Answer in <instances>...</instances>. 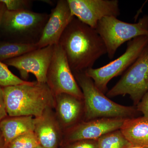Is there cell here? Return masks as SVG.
<instances>
[{
    "mask_svg": "<svg viewBox=\"0 0 148 148\" xmlns=\"http://www.w3.org/2000/svg\"><path fill=\"white\" fill-rule=\"evenodd\" d=\"M58 44L73 73L92 68L97 60L107 54L106 45L96 30L75 17L66 27Z\"/></svg>",
    "mask_w": 148,
    "mask_h": 148,
    "instance_id": "cell-1",
    "label": "cell"
},
{
    "mask_svg": "<svg viewBox=\"0 0 148 148\" xmlns=\"http://www.w3.org/2000/svg\"><path fill=\"white\" fill-rule=\"evenodd\" d=\"M9 116L40 117L55 104V95L47 83L30 82L3 88Z\"/></svg>",
    "mask_w": 148,
    "mask_h": 148,
    "instance_id": "cell-2",
    "label": "cell"
},
{
    "mask_svg": "<svg viewBox=\"0 0 148 148\" xmlns=\"http://www.w3.org/2000/svg\"><path fill=\"white\" fill-rule=\"evenodd\" d=\"M82 91L86 121L101 118L130 119L136 113L134 107L121 106L106 97L85 72L73 73Z\"/></svg>",
    "mask_w": 148,
    "mask_h": 148,
    "instance_id": "cell-3",
    "label": "cell"
},
{
    "mask_svg": "<svg viewBox=\"0 0 148 148\" xmlns=\"http://www.w3.org/2000/svg\"><path fill=\"white\" fill-rule=\"evenodd\" d=\"M49 16L47 13L31 10H6L3 16L0 32L9 38L12 42L36 44Z\"/></svg>",
    "mask_w": 148,
    "mask_h": 148,
    "instance_id": "cell-4",
    "label": "cell"
},
{
    "mask_svg": "<svg viewBox=\"0 0 148 148\" xmlns=\"http://www.w3.org/2000/svg\"><path fill=\"white\" fill-rule=\"evenodd\" d=\"M95 30L106 45L109 58L112 59L118 49L124 43L136 37L148 36V15L132 24L114 16H106L99 21Z\"/></svg>",
    "mask_w": 148,
    "mask_h": 148,
    "instance_id": "cell-5",
    "label": "cell"
},
{
    "mask_svg": "<svg viewBox=\"0 0 148 148\" xmlns=\"http://www.w3.org/2000/svg\"><path fill=\"white\" fill-rule=\"evenodd\" d=\"M148 43V36L136 37L128 42L125 52L116 59L101 68L88 69L85 73L92 79L96 87L105 93L111 79L127 70Z\"/></svg>",
    "mask_w": 148,
    "mask_h": 148,
    "instance_id": "cell-6",
    "label": "cell"
},
{
    "mask_svg": "<svg viewBox=\"0 0 148 148\" xmlns=\"http://www.w3.org/2000/svg\"><path fill=\"white\" fill-rule=\"evenodd\" d=\"M148 91V43L121 79L108 91L109 97L128 95L138 105Z\"/></svg>",
    "mask_w": 148,
    "mask_h": 148,
    "instance_id": "cell-7",
    "label": "cell"
},
{
    "mask_svg": "<svg viewBox=\"0 0 148 148\" xmlns=\"http://www.w3.org/2000/svg\"><path fill=\"white\" fill-rule=\"evenodd\" d=\"M47 84L54 95L66 93L83 98L64 51L59 44L54 45L51 61L48 69Z\"/></svg>",
    "mask_w": 148,
    "mask_h": 148,
    "instance_id": "cell-8",
    "label": "cell"
},
{
    "mask_svg": "<svg viewBox=\"0 0 148 148\" xmlns=\"http://www.w3.org/2000/svg\"><path fill=\"white\" fill-rule=\"evenodd\" d=\"M72 16L96 29L98 22L106 16L120 14L118 0H67Z\"/></svg>",
    "mask_w": 148,
    "mask_h": 148,
    "instance_id": "cell-9",
    "label": "cell"
},
{
    "mask_svg": "<svg viewBox=\"0 0 148 148\" xmlns=\"http://www.w3.org/2000/svg\"><path fill=\"white\" fill-rule=\"evenodd\" d=\"M53 49L54 45L47 46L3 62L17 69L22 78H27L29 73H32L36 77L37 82L47 83V71Z\"/></svg>",
    "mask_w": 148,
    "mask_h": 148,
    "instance_id": "cell-10",
    "label": "cell"
},
{
    "mask_svg": "<svg viewBox=\"0 0 148 148\" xmlns=\"http://www.w3.org/2000/svg\"><path fill=\"white\" fill-rule=\"evenodd\" d=\"M74 16H72L67 0H59L51 10L42 35L36 44L38 48L58 44L66 27Z\"/></svg>",
    "mask_w": 148,
    "mask_h": 148,
    "instance_id": "cell-11",
    "label": "cell"
},
{
    "mask_svg": "<svg viewBox=\"0 0 148 148\" xmlns=\"http://www.w3.org/2000/svg\"><path fill=\"white\" fill-rule=\"evenodd\" d=\"M127 119L101 118L82 123L72 130L68 136L70 142L97 140L107 133L120 130Z\"/></svg>",
    "mask_w": 148,
    "mask_h": 148,
    "instance_id": "cell-12",
    "label": "cell"
},
{
    "mask_svg": "<svg viewBox=\"0 0 148 148\" xmlns=\"http://www.w3.org/2000/svg\"><path fill=\"white\" fill-rule=\"evenodd\" d=\"M51 111L47 110L41 116L35 118L34 132L40 145L44 148H57L59 139V128Z\"/></svg>",
    "mask_w": 148,
    "mask_h": 148,
    "instance_id": "cell-13",
    "label": "cell"
},
{
    "mask_svg": "<svg viewBox=\"0 0 148 148\" xmlns=\"http://www.w3.org/2000/svg\"><path fill=\"white\" fill-rule=\"evenodd\" d=\"M35 118L32 116H10L0 122V131L6 148L14 139L28 132H34Z\"/></svg>",
    "mask_w": 148,
    "mask_h": 148,
    "instance_id": "cell-14",
    "label": "cell"
},
{
    "mask_svg": "<svg viewBox=\"0 0 148 148\" xmlns=\"http://www.w3.org/2000/svg\"><path fill=\"white\" fill-rule=\"evenodd\" d=\"M58 117L65 126L73 124L81 112V99L69 94L61 93L55 96Z\"/></svg>",
    "mask_w": 148,
    "mask_h": 148,
    "instance_id": "cell-15",
    "label": "cell"
},
{
    "mask_svg": "<svg viewBox=\"0 0 148 148\" xmlns=\"http://www.w3.org/2000/svg\"><path fill=\"white\" fill-rule=\"evenodd\" d=\"M120 130L132 145L148 148V118L127 119Z\"/></svg>",
    "mask_w": 148,
    "mask_h": 148,
    "instance_id": "cell-16",
    "label": "cell"
},
{
    "mask_svg": "<svg viewBox=\"0 0 148 148\" xmlns=\"http://www.w3.org/2000/svg\"><path fill=\"white\" fill-rule=\"evenodd\" d=\"M38 49L36 45L4 42H0V61L16 58Z\"/></svg>",
    "mask_w": 148,
    "mask_h": 148,
    "instance_id": "cell-17",
    "label": "cell"
},
{
    "mask_svg": "<svg viewBox=\"0 0 148 148\" xmlns=\"http://www.w3.org/2000/svg\"><path fill=\"white\" fill-rule=\"evenodd\" d=\"M97 141L99 148H128L132 145L120 130L105 134Z\"/></svg>",
    "mask_w": 148,
    "mask_h": 148,
    "instance_id": "cell-18",
    "label": "cell"
},
{
    "mask_svg": "<svg viewBox=\"0 0 148 148\" xmlns=\"http://www.w3.org/2000/svg\"><path fill=\"white\" fill-rule=\"evenodd\" d=\"M40 145L34 132L18 136L9 144L6 148H36Z\"/></svg>",
    "mask_w": 148,
    "mask_h": 148,
    "instance_id": "cell-19",
    "label": "cell"
},
{
    "mask_svg": "<svg viewBox=\"0 0 148 148\" xmlns=\"http://www.w3.org/2000/svg\"><path fill=\"white\" fill-rule=\"evenodd\" d=\"M7 65L0 61V86L3 88L28 83L14 75L8 69Z\"/></svg>",
    "mask_w": 148,
    "mask_h": 148,
    "instance_id": "cell-20",
    "label": "cell"
},
{
    "mask_svg": "<svg viewBox=\"0 0 148 148\" xmlns=\"http://www.w3.org/2000/svg\"><path fill=\"white\" fill-rule=\"evenodd\" d=\"M4 4L7 10L10 11L31 10L33 1L31 0H0Z\"/></svg>",
    "mask_w": 148,
    "mask_h": 148,
    "instance_id": "cell-21",
    "label": "cell"
},
{
    "mask_svg": "<svg viewBox=\"0 0 148 148\" xmlns=\"http://www.w3.org/2000/svg\"><path fill=\"white\" fill-rule=\"evenodd\" d=\"M66 148H99L97 140H83L74 142Z\"/></svg>",
    "mask_w": 148,
    "mask_h": 148,
    "instance_id": "cell-22",
    "label": "cell"
},
{
    "mask_svg": "<svg viewBox=\"0 0 148 148\" xmlns=\"http://www.w3.org/2000/svg\"><path fill=\"white\" fill-rule=\"evenodd\" d=\"M137 108V110L141 112L144 117L148 118V91L138 103Z\"/></svg>",
    "mask_w": 148,
    "mask_h": 148,
    "instance_id": "cell-23",
    "label": "cell"
},
{
    "mask_svg": "<svg viewBox=\"0 0 148 148\" xmlns=\"http://www.w3.org/2000/svg\"><path fill=\"white\" fill-rule=\"evenodd\" d=\"M7 115L3 88L0 86V122Z\"/></svg>",
    "mask_w": 148,
    "mask_h": 148,
    "instance_id": "cell-24",
    "label": "cell"
},
{
    "mask_svg": "<svg viewBox=\"0 0 148 148\" xmlns=\"http://www.w3.org/2000/svg\"><path fill=\"white\" fill-rule=\"evenodd\" d=\"M6 10V8L4 4L0 1V30H1L3 16Z\"/></svg>",
    "mask_w": 148,
    "mask_h": 148,
    "instance_id": "cell-25",
    "label": "cell"
},
{
    "mask_svg": "<svg viewBox=\"0 0 148 148\" xmlns=\"http://www.w3.org/2000/svg\"><path fill=\"white\" fill-rule=\"evenodd\" d=\"M0 148H6L4 140L0 131Z\"/></svg>",
    "mask_w": 148,
    "mask_h": 148,
    "instance_id": "cell-26",
    "label": "cell"
},
{
    "mask_svg": "<svg viewBox=\"0 0 148 148\" xmlns=\"http://www.w3.org/2000/svg\"><path fill=\"white\" fill-rule=\"evenodd\" d=\"M128 148H145L143 147H140V146H137V145H132L130 146V147H129Z\"/></svg>",
    "mask_w": 148,
    "mask_h": 148,
    "instance_id": "cell-27",
    "label": "cell"
},
{
    "mask_svg": "<svg viewBox=\"0 0 148 148\" xmlns=\"http://www.w3.org/2000/svg\"><path fill=\"white\" fill-rule=\"evenodd\" d=\"M36 148H44L43 147H42V146H41L40 145H39L38 146V147H37Z\"/></svg>",
    "mask_w": 148,
    "mask_h": 148,
    "instance_id": "cell-28",
    "label": "cell"
}]
</instances>
